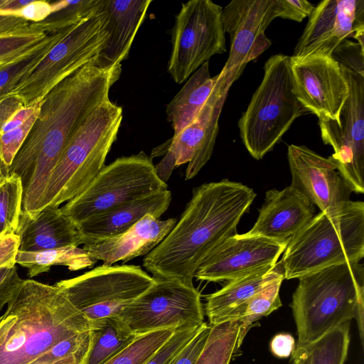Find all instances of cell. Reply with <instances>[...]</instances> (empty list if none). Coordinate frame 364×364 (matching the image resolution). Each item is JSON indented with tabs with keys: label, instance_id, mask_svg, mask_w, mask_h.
<instances>
[{
	"label": "cell",
	"instance_id": "cell-45",
	"mask_svg": "<svg viewBox=\"0 0 364 364\" xmlns=\"http://www.w3.org/2000/svg\"><path fill=\"white\" fill-rule=\"evenodd\" d=\"M20 240L16 233L0 236V268L15 266Z\"/></svg>",
	"mask_w": 364,
	"mask_h": 364
},
{
	"label": "cell",
	"instance_id": "cell-52",
	"mask_svg": "<svg viewBox=\"0 0 364 364\" xmlns=\"http://www.w3.org/2000/svg\"><path fill=\"white\" fill-rule=\"evenodd\" d=\"M12 60V59H11ZM9 60H3L0 61V66L5 64L6 63L9 62Z\"/></svg>",
	"mask_w": 364,
	"mask_h": 364
},
{
	"label": "cell",
	"instance_id": "cell-15",
	"mask_svg": "<svg viewBox=\"0 0 364 364\" xmlns=\"http://www.w3.org/2000/svg\"><path fill=\"white\" fill-rule=\"evenodd\" d=\"M295 94L307 112L318 120L340 124V113L348 96V86L340 65L331 57L289 56Z\"/></svg>",
	"mask_w": 364,
	"mask_h": 364
},
{
	"label": "cell",
	"instance_id": "cell-35",
	"mask_svg": "<svg viewBox=\"0 0 364 364\" xmlns=\"http://www.w3.org/2000/svg\"><path fill=\"white\" fill-rule=\"evenodd\" d=\"M177 328L161 329L137 336L132 343L105 364H144Z\"/></svg>",
	"mask_w": 364,
	"mask_h": 364
},
{
	"label": "cell",
	"instance_id": "cell-41",
	"mask_svg": "<svg viewBox=\"0 0 364 364\" xmlns=\"http://www.w3.org/2000/svg\"><path fill=\"white\" fill-rule=\"evenodd\" d=\"M210 326L203 323L191 341L167 364H195L207 341Z\"/></svg>",
	"mask_w": 364,
	"mask_h": 364
},
{
	"label": "cell",
	"instance_id": "cell-40",
	"mask_svg": "<svg viewBox=\"0 0 364 364\" xmlns=\"http://www.w3.org/2000/svg\"><path fill=\"white\" fill-rule=\"evenodd\" d=\"M331 57L340 65L364 76V46L348 39L333 51Z\"/></svg>",
	"mask_w": 364,
	"mask_h": 364
},
{
	"label": "cell",
	"instance_id": "cell-42",
	"mask_svg": "<svg viewBox=\"0 0 364 364\" xmlns=\"http://www.w3.org/2000/svg\"><path fill=\"white\" fill-rule=\"evenodd\" d=\"M23 282L24 279L18 276L16 266L0 268V312Z\"/></svg>",
	"mask_w": 364,
	"mask_h": 364
},
{
	"label": "cell",
	"instance_id": "cell-50",
	"mask_svg": "<svg viewBox=\"0 0 364 364\" xmlns=\"http://www.w3.org/2000/svg\"><path fill=\"white\" fill-rule=\"evenodd\" d=\"M289 364H309V356L305 347H295Z\"/></svg>",
	"mask_w": 364,
	"mask_h": 364
},
{
	"label": "cell",
	"instance_id": "cell-8",
	"mask_svg": "<svg viewBox=\"0 0 364 364\" xmlns=\"http://www.w3.org/2000/svg\"><path fill=\"white\" fill-rule=\"evenodd\" d=\"M167 189L151 158L141 151L105 166L88 186L60 210L77 226L92 216Z\"/></svg>",
	"mask_w": 364,
	"mask_h": 364
},
{
	"label": "cell",
	"instance_id": "cell-38",
	"mask_svg": "<svg viewBox=\"0 0 364 364\" xmlns=\"http://www.w3.org/2000/svg\"><path fill=\"white\" fill-rule=\"evenodd\" d=\"M202 325L178 328L171 338L144 364H167L192 340Z\"/></svg>",
	"mask_w": 364,
	"mask_h": 364
},
{
	"label": "cell",
	"instance_id": "cell-16",
	"mask_svg": "<svg viewBox=\"0 0 364 364\" xmlns=\"http://www.w3.org/2000/svg\"><path fill=\"white\" fill-rule=\"evenodd\" d=\"M350 37L364 44V1H322L309 16L293 56H331L336 48Z\"/></svg>",
	"mask_w": 364,
	"mask_h": 364
},
{
	"label": "cell",
	"instance_id": "cell-5",
	"mask_svg": "<svg viewBox=\"0 0 364 364\" xmlns=\"http://www.w3.org/2000/svg\"><path fill=\"white\" fill-rule=\"evenodd\" d=\"M122 112L108 99L74 130L49 177L38 213L74 198L96 177L117 139Z\"/></svg>",
	"mask_w": 364,
	"mask_h": 364
},
{
	"label": "cell",
	"instance_id": "cell-20",
	"mask_svg": "<svg viewBox=\"0 0 364 364\" xmlns=\"http://www.w3.org/2000/svg\"><path fill=\"white\" fill-rule=\"evenodd\" d=\"M315 215L314 205L297 190L287 186L266 192L250 235L289 242Z\"/></svg>",
	"mask_w": 364,
	"mask_h": 364
},
{
	"label": "cell",
	"instance_id": "cell-31",
	"mask_svg": "<svg viewBox=\"0 0 364 364\" xmlns=\"http://www.w3.org/2000/svg\"><path fill=\"white\" fill-rule=\"evenodd\" d=\"M284 279V274H281L266 284L247 301L244 313L239 320L237 351L253 323L282 306L279 290Z\"/></svg>",
	"mask_w": 364,
	"mask_h": 364
},
{
	"label": "cell",
	"instance_id": "cell-28",
	"mask_svg": "<svg viewBox=\"0 0 364 364\" xmlns=\"http://www.w3.org/2000/svg\"><path fill=\"white\" fill-rule=\"evenodd\" d=\"M96 262L83 248L77 246L38 252L18 251L16 259V264L28 269L31 277L48 272L55 265L66 266L70 271H77L90 267Z\"/></svg>",
	"mask_w": 364,
	"mask_h": 364
},
{
	"label": "cell",
	"instance_id": "cell-17",
	"mask_svg": "<svg viewBox=\"0 0 364 364\" xmlns=\"http://www.w3.org/2000/svg\"><path fill=\"white\" fill-rule=\"evenodd\" d=\"M287 159L291 174L290 186L304 196L321 212L338 215L353 192L335 163L306 146L291 144Z\"/></svg>",
	"mask_w": 364,
	"mask_h": 364
},
{
	"label": "cell",
	"instance_id": "cell-11",
	"mask_svg": "<svg viewBox=\"0 0 364 364\" xmlns=\"http://www.w3.org/2000/svg\"><path fill=\"white\" fill-rule=\"evenodd\" d=\"M222 9L210 0L181 4L171 29L168 63V72L176 83H183L213 55L226 52Z\"/></svg>",
	"mask_w": 364,
	"mask_h": 364
},
{
	"label": "cell",
	"instance_id": "cell-30",
	"mask_svg": "<svg viewBox=\"0 0 364 364\" xmlns=\"http://www.w3.org/2000/svg\"><path fill=\"white\" fill-rule=\"evenodd\" d=\"M239 321L230 320L214 326L195 364H229L237 353Z\"/></svg>",
	"mask_w": 364,
	"mask_h": 364
},
{
	"label": "cell",
	"instance_id": "cell-48",
	"mask_svg": "<svg viewBox=\"0 0 364 364\" xmlns=\"http://www.w3.org/2000/svg\"><path fill=\"white\" fill-rule=\"evenodd\" d=\"M31 23L18 16L0 14V35L26 28Z\"/></svg>",
	"mask_w": 364,
	"mask_h": 364
},
{
	"label": "cell",
	"instance_id": "cell-36",
	"mask_svg": "<svg viewBox=\"0 0 364 364\" xmlns=\"http://www.w3.org/2000/svg\"><path fill=\"white\" fill-rule=\"evenodd\" d=\"M48 34L36 23L11 33L0 35V61L10 60L28 50Z\"/></svg>",
	"mask_w": 364,
	"mask_h": 364
},
{
	"label": "cell",
	"instance_id": "cell-25",
	"mask_svg": "<svg viewBox=\"0 0 364 364\" xmlns=\"http://www.w3.org/2000/svg\"><path fill=\"white\" fill-rule=\"evenodd\" d=\"M284 274L280 263L232 279L206 296L204 313L209 326L240 320L249 299L272 280Z\"/></svg>",
	"mask_w": 364,
	"mask_h": 364
},
{
	"label": "cell",
	"instance_id": "cell-4",
	"mask_svg": "<svg viewBox=\"0 0 364 364\" xmlns=\"http://www.w3.org/2000/svg\"><path fill=\"white\" fill-rule=\"evenodd\" d=\"M290 306L297 329L296 346H306L353 318L363 345V265L335 264L299 277Z\"/></svg>",
	"mask_w": 364,
	"mask_h": 364
},
{
	"label": "cell",
	"instance_id": "cell-7",
	"mask_svg": "<svg viewBox=\"0 0 364 364\" xmlns=\"http://www.w3.org/2000/svg\"><path fill=\"white\" fill-rule=\"evenodd\" d=\"M306 112L294 92L289 56L272 55L264 63L261 83L238 121L242 141L254 159H262Z\"/></svg>",
	"mask_w": 364,
	"mask_h": 364
},
{
	"label": "cell",
	"instance_id": "cell-33",
	"mask_svg": "<svg viewBox=\"0 0 364 364\" xmlns=\"http://www.w3.org/2000/svg\"><path fill=\"white\" fill-rule=\"evenodd\" d=\"M349 327L350 321L304 346L307 350L309 364H344L350 343Z\"/></svg>",
	"mask_w": 364,
	"mask_h": 364
},
{
	"label": "cell",
	"instance_id": "cell-10",
	"mask_svg": "<svg viewBox=\"0 0 364 364\" xmlns=\"http://www.w3.org/2000/svg\"><path fill=\"white\" fill-rule=\"evenodd\" d=\"M154 282L140 266L104 265L55 284L89 322L121 311Z\"/></svg>",
	"mask_w": 364,
	"mask_h": 364
},
{
	"label": "cell",
	"instance_id": "cell-44",
	"mask_svg": "<svg viewBox=\"0 0 364 364\" xmlns=\"http://www.w3.org/2000/svg\"><path fill=\"white\" fill-rule=\"evenodd\" d=\"M52 12L51 3L46 1H32L11 15L22 18L31 23H38L46 18Z\"/></svg>",
	"mask_w": 364,
	"mask_h": 364
},
{
	"label": "cell",
	"instance_id": "cell-37",
	"mask_svg": "<svg viewBox=\"0 0 364 364\" xmlns=\"http://www.w3.org/2000/svg\"><path fill=\"white\" fill-rule=\"evenodd\" d=\"M36 110L21 125L4 133H0V156L4 164L9 168L25 142L39 113Z\"/></svg>",
	"mask_w": 364,
	"mask_h": 364
},
{
	"label": "cell",
	"instance_id": "cell-6",
	"mask_svg": "<svg viewBox=\"0 0 364 364\" xmlns=\"http://www.w3.org/2000/svg\"><path fill=\"white\" fill-rule=\"evenodd\" d=\"M364 256V203L348 201L335 216L320 212L289 241L279 262L284 279Z\"/></svg>",
	"mask_w": 364,
	"mask_h": 364
},
{
	"label": "cell",
	"instance_id": "cell-21",
	"mask_svg": "<svg viewBox=\"0 0 364 364\" xmlns=\"http://www.w3.org/2000/svg\"><path fill=\"white\" fill-rule=\"evenodd\" d=\"M176 218L160 220L146 215L125 232L93 243L83 245L82 248L95 261L104 265L127 262L154 250L170 232Z\"/></svg>",
	"mask_w": 364,
	"mask_h": 364
},
{
	"label": "cell",
	"instance_id": "cell-46",
	"mask_svg": "<svg viewBox=\"0 0 364 364\" xmlns=\"http://www.w3.org/2000/svg\"><path fill=\"white\" fill-rule=\"evenodd\" d=\"M23 107L25 105L23 100L13 93L0 99V131L6 123Z\"/></svg>",
	"mask_w": 364,
	"mask_h": 364
},
{
	"label": "cell",
	"instance_id": "cell-27",
	"mask_svg": "<svg viewBox=\"0 0 364 364\" xmlns=\"http://www.w3.org/2000/svg\"><path fill=\"white\" fill-rule=\"evenodd\" d=\"M89 324L90 345L83 364H105L137 337L119 316L97 319Z\"/></svg>",
	"mask_w": 364,
	"mask_h": 364
},
{
	"label": "cell",
	"instance_id": "cell-49",
	"mask_svg": "<svg viewBox=\"0 0 364 364\" xmlns=\"http://www.w3.org/2000/svg\"><path fill=\"white\" fill-rule=\"evenodd\" d=\"M88 348L83 349L66 358L49 364H83Z\"/></svg>",
	"mask_w": 364,
	"mask_h": 364
},
{
	"label": "cell",
	"instance_id": "cell-29",
	"mask_svg": "<svg viewBox=\"0 0 364 364\" xmlns=\"http://www.w3.org/2000/svg\"><path fill=\"white\" fill-rule=\"evenodd\" d=\"M68 28L49 33L34 46L0 66V99L14 90L23 77L65 34Z\"/></svg>",
	"mask_w": 364,
	"mask_h": 364
},
{
	"label": "cell",
	"instance_id": "cell-3",
	"mask_svg": "<svg viewBox=\"0 0 364 364\" xmlns=\"http://www.w3.org/2000/svg\"><path fill=\"white\" fill-rule=\"evenodd\" d=\"M90 330L55 285L24 280L0 316V364H31L55 343Z\"/></svg>",
	"mask_w": 364,
	"mask_h": 364
},
{
	"label": "cell",
	"instance_id": "cell-22",
	"mask_svg": "<svg viewBox=\"0 0 364 364\" xmlns=\"http://www.w3.org/2000/svg\"><path fill=\"white\" fill-rule=\"evenodd\" d=\"M171 200V193L167 189L92 216L76 226L81 237L82 245L119 235L146 215L159 218L168 208Z\"/></svg>",
	"mask_w": 364,
	"mask_h": 364
},
{
	"label": "cell",
	"instance_id": "cell-26",
	"mask_svg": "<svg viewBox=\"0 0 364 364\" xmlns=\"http://www.w3.org/2000/svg\"><path fill=\"white\" fill-rule=\"evenodd\" d=\"M216 76L211 77L208 62L203 64L186 81L166 106L168 122L171 123L173 136L193 122L212 93Z\"/></svg>",
	"mask_w": 364,
	"mask_h": 364
},
{
	"label": "cell",
	"instance_id": "cell-47",
	"mask_svg": "<svg viewBox=\"0 0 364 364\" xmlns=\"http://www.w3.org/2000/svg\"><path fill=\"white\" fill-rule=\"evenodd\" d=\"M270 350L275 356L284 358L291 355L295 348V341L289 333H279L275 335L270 342Z\"/></svg>",
	"mask_w": 364,
	"mask_h": 364
},
{
	"label": "cell",
	"instance_id": "cell-39",
	"mask_svg": "<svg viewBox=\"0 0 364 364\" xmlns=\"http://www.w3.org/2000/svg\"><path fill=\"white\" fill-rule=\"evenodd\" d=\"M90 330L59 341L31 364H49L66 358L90 345Z\"/></svg>",
	"mask_w": 364,
	"mask_h": 364
},
{
	"label": "cell",
	"instance_id": "cell-24",
	"mask_svg": "<svg viewBox=\"0 0 364 364\" xmlns=\"http://www.w3.org/2000/svg\"><path fill=\"white\" fill-rule=\"evenodd\" d=\"M16 234L20 240L19 251L23 252L82 245L77 227L59 207H46L33 218L21 212Z\"/></svg>",
	"mask_w": 364,
	"mask_h": 364
},
{
	"label": "cell",
	"instance_id": "cell-32",
	"mask_svg": "<svg viewBox=\"0 0 364 364\" xmlns=\"http://www.w3.org/2000/svg\"><path fill=\"white\" fill-rule=\"evenodd\" d=\"M105 0L59 1L51 3L52 12L36 23L46 33H53L77 24L100 11Z\"/></svg>",
	"mask_w": 364,
	"mask_h": 364
},
{
	"label": "cell",
	"instance_id": "cell-13",
	"mask_svg": "<svg viewBox=\"0 0 364 364\" xmlns=\"http://www.w3.org/2000/svg\"><path fill=\"white\" fill-rule=\"evenodd\" d=\"M340 65V64H339ZM348 86V96L340 113V124L318 120L325 144L334 152L329 157L353 192L364 193V76L340 65Z\"/></svg>",
	"mask_w": 364,
	"mask_h": 364
},
{
	"label": "cell",
	"instance_id": "cell-2",
	"mask_svg": "<svg viewBox=\"0 0 364 364\" xmlns=\"http://www.w3.org/2000/svg\"><path fill=\"white\" fill-rule=\"evenodd\" d=\"M255 197L247 186L228 179L195 188L178 222L144 257V267L153 277L193 284L206 257L236 234L237 224Z\"/></svg>",
	"mask_w": 364,
	"mask_h": 364
},
{
	"label": "cell",
	"instance_id": "cell-18",
	"mask_svg": "<svg viewBox=\"0 0 364 364\" xmlns=\"http://www.w3.org/2000/svg\"><path fill=\"white\" fill-rule=\"evenodd\" d=\"M288 242L247 233H236L206 257L194 277L207 282L230 281L274 266Z\"/></svg>",
	"mask_w": 364,
	"mask_h": 364
},
{
	"label": "cell",
	"instance_id": "cell-14",
	"mask_svg": "<svg viewBox=\"0 0 364 364\" xmlns=\"http://www.w3.org/2000/svg\"><path fill=\"white\" fill-rule=\"evenodd\" d=\"M279 16L277 0H233L223 8V28L230 41L220 78L232 86L247 64L270 47L265 31Z\"/></svg>",
	"mask_w": 364,
	"mask_h": 364
},
{
	"label": "cell",
	"instance_id": "cell-12",
	"mask_svg": "<svg viewBox=\"0 0 364 364\" xmlns=\"http://www.w3.org/2000/svg\"><path fill=\"white\" fill-rule=\"evenodd\" d=\"M118 316L136 336L204 323L200 294L193 284L158 277Z\"/></svg>",
	"mask_w": 364,
	"mask_h": 364
},
{
	"label": "cell",
	"instance_id": "cell-34",
	"mask_svg": "<svg viewBox=\"0 0 364 364\" xmlns=\"http://www.w3.org/2000/svg\"><path fill=\"white\" fill-rule=\"evenodd\" d=\"M23 196V187L18 175L10 173L0 181V236L16 233Z\"/></svg>",
	"mask_w": 364,
	"mask_h": 364
},
{
	"label": "cell",
	"instance_id": "cell-1",
	"mask_svg": "<svg viewBox=\"0 0 364 364\" xmlns=\"http://www.w3.org/2000/svg\"><path fill=\"white\" fill-rule=\"evenodd\" d=\"M122 65L100 68L90 63L65 77L42 99L38 117L9 168L22 181V212L38 214L49 177L74 130L109 98Z\"/></svg>",
	"mask_w": 364,
	"mask_h": 364
},
{
	"label": "cell",
	"instance_id": "cell-43",
	"mask_svg": "<svg viewBox=\"0 0 364 364\" xmlns=\"http://www.w3.org/2000/svg\"><path fill=\"white\" fill-rule=\"evenodd\" d=\"M279 9V18L301 22L309 17L314 6L306 0H277Z\"/></svg>",
	"mask_w": 364,
	"mask_h": 364
},
{
	"label": "cell",
	"instance_id": "cell-23",
	"mask_svg": "<svg viewBox=\"0 0 364 364\" xmlns=\"http://www.w3.org/2000/svg\"><path fill=\"white\" fill-rule=\"evenodd\" d=\"M151 3V0H105L108 37L94 63L97 66L112 67L128 58Z\"/></svg>",
	"mask_w": 364,
	"mask_h": 364
},
{
	"label": "cell",
	"instance_id": "cell-51",
	"mask_svg": "<svg viewBox=\"0 0 364 364\" xmlns=\"http://www.w3.org/2000/svg\"><path fill=\"white\" fill-rule=\"evenodd\" d=\"M9 168L4 164L0 156V181L9 176Z\"/></svg>",
	"mask_w": 364,
	"mask_h": 364
},
{
	"label": "cell",
	"instance_id": "cell-19",
	"mask_svg": "<svg viewBox=\"0 0 364 364\" xmlns=\"http://www.w3.org/2000/svg\"><path fill=\"white\" fill-rule=\"evenodd\" d=\"M230 87L217 75L212 93L195 119L170 139L166 154L175 167L188 164L186 180L195 177L212 155L219 117Z\"/></svg>",
	"mask_w": 364,
	"mask_h": 364
},
{
	"label": "cell",
	"instance_id": "cell-9",
	"mask_svg": "<svg viewBox=\"0 0 364 364\" xmlns=\"http://www.w3.org/2000/svg\"><path fill=\"white\" fill-rule=\"evenodd\" d=\"M107 21L103 6L98 12L69 27L11 93L20 97L25 106L36 105L65 77L95 63L108 37Z\"/></svg>",
	"mask_w": 364,
	"mask_h": 364
}]
</instances>
